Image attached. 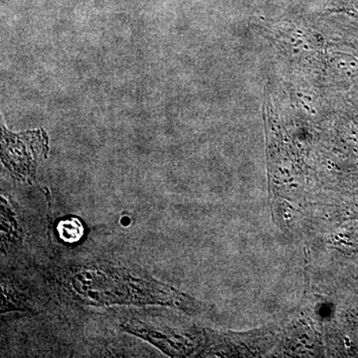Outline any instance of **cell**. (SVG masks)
I'll return each instance as SVG.
<instances>
[{
	"label": "cell",
	"mask_w": 358,
	"mask_h": 358,
	"mask_svg": "<svg viewBox=\"0 0 358 358\" xmlns=\"http://www.w3.org/2000/svg\"><path fill=\"white\" fill-rule=\"evenodd\" d=\"M46 150V138L40 136L38 133L7 136L6 131H3V160L11 171L22 178L29 176L37 160L43 157Z\"/></svg>",
	"instance_id": "1"
}]
</instances>
